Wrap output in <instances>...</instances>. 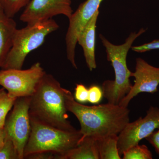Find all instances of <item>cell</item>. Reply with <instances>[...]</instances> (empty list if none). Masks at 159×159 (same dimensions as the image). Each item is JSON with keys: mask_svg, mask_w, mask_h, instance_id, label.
Segmentation results:
<instances>
[{"mask_svg": "<svg viewBox=\"0 0 159 159\" xmlns=\"http://www.w3.org/2000/svg\"><path fill=\"white\" fill-rule=\"evenodd\" d=\"M31 133L24 150V159L33 154L48 152L54 153L56 159L76 147L82 137L77 129L74 131L61 130L31 119Z\"/></svg>", "mask_w": 159, "mask_h": 159, "instance_id": "277c9868", "label": "cell"}, {"mask_svg": "<svg viewBox=\"0 0 159 159\" xmlns=\"http://www.w3.org/2000/svg\"><path fill=\"white\" fill-rule=\"evenodd\" d=\"M100 159H121L118 149V135H112L96 140Z\"/></svg>", "mask_w": 159, "mask_h": 159, "instance_id": "9a60e30c", "label": "cell"}, {"mask_svg": "<svg viewBox=\"0 0 159 159\" xmlns=\"http://www.w3.org/2000/svg\"><path fill=\"white\" fill-rule=\"evenodd\" d=\"M0 159H20L15 145L7 136L4 145L0 149Z\"/></svg>", "mask_w": 159, "mask_h": 159, "instance_id": "d6986e66", "label": "cell"}, {"mask_svg": "<svg viewBox=\"0 0 159 159\" xmlns=\"http://www.w3.org/2000/svg\"><path fill=\"white\" fill-rule=\"evenodd\" d=\"M102 89L95 85H92L89 89L88 102L93 104H98L103 98Z\"/></svg>", "mask_w": 159, "mask_h": 159, "instance_id": "ffe728a7", "label": "cell"}, {"mask_svg": "<svg viewBox=\"0 0 159 159\" xmlns=\"http://www.w3.org/2000/svg\"><path fill=\"white\" fill-rule=\"evenodd\" d=\"M30 0H0V6L7 16L13 18Z\"/></svg>", "mask_w": 159, "mask_h": 159, "instance_id": "ac0fdd59", "label": "cell"}, {"mask_svg": "<svg viewBox=\"0 0 159 159\" xmlns=\"http://www.w3.org/2000/svg\"><path fill=\"white\" fill-rule=\"evenodd\" d=\"M103 0H86L80 5L69 19V25L66 36L67 58L74 68L77 69L75 49L77 39L87 24L99 10Z\"/></svg>", "mask_w": 159, "mask_h": 159, "instance_id": "9c48e42d", "label": "cell"}, {"mask_svg": "<svg viewBox=\"0 0 159 159\" xmlns=\"http://www.w3.org/2000/svg\"><path fill=\"white\" fill-rule=\"evenodd\" d=\"M157 129H159V107L151 106L145 117L129 122L118 135V149L121 156L125 151L139 144Z\"/></svg>", "mask_w": 159, "mask_h": 159, "instance_id": "ba28073f", "label": "cell"}, {"mask_svg": "<svg viewBox=\"0 0 159 159\" xmlns=\"http://www.w3.org/2000/svg\"><path fill=\"white\" fill-rule=\"evenodd\" d=\"M65 89L54 76L46 73L31 97L30 119L61 130H77L68 120Z\"/></svg>", "mask_w": 159, "mask_h": 159, "instance_id": "7a4b0ae2", "label": "cell"}, {"mask_svg": "<svg viewBox=\"0 0 159 159\" xmlns=\"http://www.w3.org/2000/svg\"><path fill=\"white\" fill-rule=\"evenodd\" d=\"M16 24L12 18L7 16L0 6V68L5 62L11 45Z\"/></svg>", "mask_w": 159, "mask_h": 159, "instance_id": "4fadbf2b", "label": "cell"}, {"mask_svg": "<svg viewBox=\"0 0 159 159\" xmlns=\"http://www.w3.org/2000/svg\"><path fill=\"white\" fill-rule=\"evenodd\" d=\"M145 139L153 146L155 151L159 156V129L154 131Z\"/></svg>", "mask_w": 159, "mask_h": 159, "instance_id": "603a6c76", "label": "cell"}, {"mask_svg": "<svg viewBox=\"0 0 159 159\" xmlns=\"http://www.w3.org/2000/svg\"><path fill=\"white\" fill-rule=\"evenodd\" d=\"M46 73L39 62L27 70L1 69L0 85L13 98L31 97Z\"/></svg>", "mask_w": 159, "mask_h": 159, "instance_id": "8992f818", "label": "cell"}, {"mask_svg": "<svg viewBox=\"0 0 159 159\" xmlns=\"http://www.w3.org/2000/svg\"><path fill=\"white\" fill-rule=\"evenodd\" d=\"M4 88H1L0 89V92H1V91H2V90L3 89H4Z\"/></svg>", "mask_w": 159, "mask_h": 159, "instance_id": "484cf974", "label": "cell"}, {"mask_svg": "<svg viewBox=\"0 0 159 159\" xmlns=\"http://www.w3.org/2000/svg\"><path fill=\"white\" fill-rule=\"evenodd\" d=\"M55 154L51 152H39L30 155L25 159H54Z\"/></svg>", "mask_w": 159, "mask_h": 159, "instance_id": "cb8c5ba5", "label": "cell"}, {"mask_svg": "<svg viewBox=\"0 0 159 159\" xmlns=\"http://www.w3.org/2000/svg\"><path fill=\"white\" fill-rule=\"evenodd\" d=\"M99 13L98 10L87 24L77 39V43L82 48L86 63L91 71L97 68V66L95 57V47L96 28Z\"/></svg>", "mask_w": 159, "mask_h": 159, "instance_id": "7c38bea8", "label": "cell"}, {"mask_svg": "<svg viewBox=\"0 0 159 159\" xmlns=\"http://www.w3.org/2000/svg\"><path fill=\"white\" fill-rule=\"evenodd\" d=\"M74 97L75 100L80 103H84L88 102L89 89L82 84H77Z\"/></svg>", "mask_w": 159, "mask_h": 159, "instance_id": "44dd1931", "label": "cell"}, {"mask_svg": "<svg viewBox=\"0 0 159 159\" xmlns=\"http://www.w3.org/2000/svg\"><path fill=\"white\" fill-rule=\"evenodd\" d=\"M66 108L74 114L80 124L82 138L97 139L118 135L129 122L128 107L107 102L87 106L77 102L70 91L65 89Z\"/></svg>", "mask_w": 159, "mask_h": 159, "instance_id": "6da1fadb", "label": "cell"}, {"mask_svg": "<svg viewBox=\"0 0 159 159\" xmlns=\"http://www.w3.org/2000/svg\"><path fill=\"white\" fill-rule=\"evenodd\" d=\"M123 159H152V155L146 145L139 144L130 147L123 152Z\"/></svg>", "mask_w": 159, "mask_h": 159, "instance_id": "e0dca14e", "label": "cell"}, {"mask_svg": "<svg viewBox=\"0 0 159 159\" xmlns=\"http://www.w3.org/2000/svg\"><path fill=\"white\" fill-rule=\"evenodd\" d=\"M145 32V29H142L138 32H132L125 43L120 45L111 43L100 34V38L106 49L107 60L111 62L115 74V80H105L102 84L103 97L108 102L119 104L131 89L133 85L129 78L132 77L133 72L127 67L126 57L134 41Z\"/></svg>", "mask_w": 159, "mask_h": 159, "instance_id": "3957f363", "label": "cell"}, {"mask_svg": "<svg viewBox=\"0 0 159 159\" xmlns=\"http://www.w3.org/2000/svg\"><path fill=\"white\" fill-rule=\"evenodd\" d=\"M59 28L57 23L51 19L33 24H27L16 29L12 45L1 69H22L27 56L43 43L48 34Z\"/></svg>", "mask_w": 159, "mask_h": 159, "instance_id": "5b68a950", "label": "cell"}, {"mask_svg": "<svg viewBox=\"0 0 159 159\" xmlns=\"http://www.w3.org/2000/svg\"><path fill=\"white\" fill-rule=\"evenodd\" d=\"M6 137V134L5 129L0 128V149L4 145Z\"/></svg>", "mask_w": 159, "mask_h": 159, "instance_id": "d4e9b609", "label": "cell"}, {"mask_svg": "<svg viewBox=\"0 0 159 159\" xmlns=\"http://www.w3.org/2000/svg\"><path fill=\"white\" fill-rule=\"evenodd\" d=\"M16 99L10 97L5 89L0 92V128H4L6 118Z\"/></svg>", "mask_w": 159, "mask_h": 159, "instance_id": "2e32d148", "label": "cell"}, {"mask_svg": "<svg viewBox=\"0 0 159 159\" xmlns=\"http://www.w3.org/2000/svg\"><path fill=\"white\" fill-rule=\"evenodd\" d=\"M131 49L132 51L138 53H144L147 51L159 49V39L154 40L142 45L132 47Z\"/></svg>", "mask_w": 159, "mask_h": 159, "instance_id": "7402d4cb", "label": "cell"}, {"mask_svg": "<svg viewBox=\"0 0 159 159\" xmlns=\"http://www.w3.org/2000/svg\"><path fill=\"white\" fill-rule=\"evenodd\" d=\"M72 0H30L20 16L27 24L43 21L62 15L68 18L73 13Z\"/></svg>", "mask_w": 159, "mask_h": 159, "instance_id": "30bf717a", "label": "cell"}, {"mask_svg": "<svg viewBox=\"0 0 159 159\" xmlns=\"http://www.w3.org/2000/svg\"><path fill=\"white\" fill-rule=\"evenodd\" d=\"M132 77L134 78V85L129 93L120 101L119 105L128 107L134 97L142 93L153 94L158 91L159 85V68L151 65L145 60L136 59L135 70Z\"/></svg>", "mask_w": 159, "mask_h": 159, "instance_id": "8fae6325", "label": "cell"}, {"mask_svg": "<svg viewBox=\"0 0 159 159\" xmlns=\"http://www.w3.org/2000/svg\"><path fill=\"white\" fill-rule=\"evenodd\" d=\"M30 100L31 97L17 98L7 116L4 126L6 136L14 143L20 159H24V150L31 133Z\"/></svg>", "mask_w": 159, "mask_h": 159, "instance_id": "52a82bcc", "label": "cell"}, {"mask_svg": "<svg viewBox=\"0 0 159 159\" xmlns=\"http://www.w3.org/2000/svg\"><path fill=\"white\" fill-rule=\"evenodd\" d=\"M56 159H100L97 141L92 137L82 138L76 147Z\"/></svg>", "mask_w": 159, "mask_h": 159, "instance_id": "5bb4252c", "label": "cell"}]
</instances>
